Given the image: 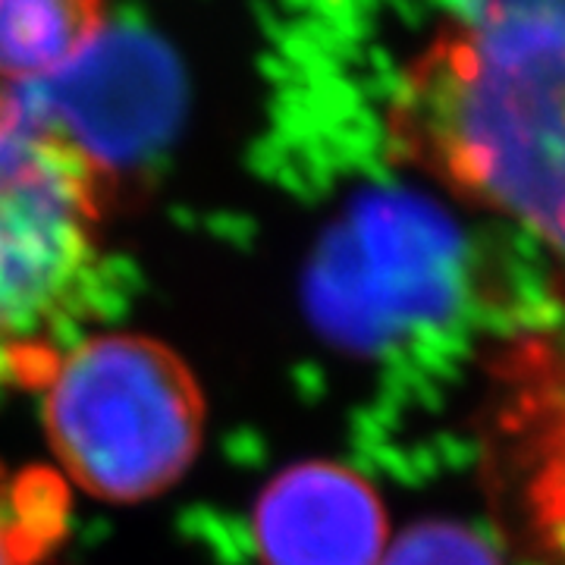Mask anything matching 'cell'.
I'll return each mask as SVG.
<instances>
[{"instance_id": "6da1fadb", "label": "cell", "mask_w": 565, "mask_h": 565, "mask_svg": "<svg viewBox=\"0 0 565 565\" xmlns=\"http://www.w3.org/2000/svg\"><path fill=\"white\" fill-rule=\"evenodd\" d=\"M386 148L565 264V3L446 10L390 92Z\"/></svg>"}, {"instance_id": "7a4b0ae2", "label": "cell", "mask_w": 565, "mask_h": 565, "mask_svg": "<svg viewBox=\"0 0 565 565\" xmlns=\"http://www.w3.org/2000/svg\"><path fill=\"white\" fill-rule=\"evenodd\" d=\"M104 167L0 88V386L39 390L104 282Z\"/></svg>"}, {"instance_id": "3957f363", "label": "cell", "mask_w": 565, "mask_h": 565, "mask_svg": "<svg viewBox=\"0 0 565 565\" xmlns=\"http://www.w3.org/2000/svg\"><path fill=\"white\" fill-rule=\"evenodd\" d=\"M44 440L70 490L148 503L202 456L207 399L173 345L132 330L85 333L39 386Z\"/></svg>"}, {"instance_id": "277c9868", "label": "cell", "mask_w": 565, "mask_h": 565, "mask_svg": "<svg viewBox=\"0 0 565 565\" xmlns=\"http://www.w3.org/2000/svg\"><path fill=\"white\" fill-rule=\"evenodd\" d=\"M481 449L512 546L534 565H565V327L490 349Z\"/></svg>"}, {"instance_id": "5b68a950", "label": "cell", "mask_w": 565, "mask_h": 565, "mask_svg": "<svg viewBox=\"0 0 565 565\" xmlns=\"http://www.w3.org/2000/svg\"><path fill=\"white\" fill-rule=\"evenodd\" d=\"M258 565H377L390 546L384 497L333 459L282 468L252 512Z\"/></svg>"}, {"instance_id": "8992f818", "label": "cell", "mask_w": 565, "mask_h": 565, "mask_svg": "<svg viewBox=\"0 0 565 565\" xmlns=\"http://www.w3.org/2000/svg\"><path fill=\"white\" fill-rule=\"evenodd\" d=\"M107 32L95 0H0V79L61 76Z\"/></svg>"}, {"instance_id": "52a82bcc", "label": "cell", "mask_w": 565, "mask_h": 565, "mask_svg": "<svg viewBox=\"0 0 565 565\" xmlns=\"http://www.w3.org/2000/svg\"><path fill=\"white\" fill-rule=\"evenodd\" d=\"M70 497L47 465L0 462V565H51L70 531Z\"/></svg>"}, {"instance_id": "ba28073f", "label": "cell", "mask_w": 565, "mask_h": 565, "mask_svg": "<svg viewBox=\"0 0 565 565\" xmlns=\"http://www.w3.org/2000/svg\"><path fill=\"white\" fill-rule=\"evenodd\" d=\"M377 565H503V553L475 527L422 522L390 541Z\"/></svg>"}]
</instances>
